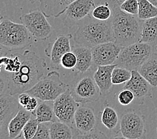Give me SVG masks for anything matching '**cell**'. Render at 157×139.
Instances as JSON below:
<instances>
[{
  "instance_id": "cell-11",
  "label": "cell",
  "mask_w": 157,
  "mask_h": 139,
  "mask_svg": "<svg viewBox=\"0 0 157 139\" xmlns=\"http://www.w3.org/2000/svg\"><path fill=\"white\" fill-rule=\"evenodd\" d=\"M79 103L71 94L70 88L54 101L53 108L56 116L59 121L68 124L74 122V116Z\"/></svg>"
},
{
  "instance_id": "cell-27",
  "label": "cell",
  "mask_w": 157,
  "mask_h": 139,
  "mask_svg": "<svg viewBox=\"0 0 157 139\" xmlns=\"http://www.w3.org/2000/svg\"><path fill=\"white\" fill-rule=\"evenodd\" d=\"M132 76V71L117 66L113 71L112 82L113 85H118L128 82Z\"/></svg>"
},
{
  "instance_id": "cell-26",
  "label": "cell",
  "mask_w": 157,
  "mask_h": 139,
  "mask_svg": "<svg viewBox=\"0 0 157 139\" xmlns=\"http://www.w3.org/2000/svg\"><path fill=\"white\" fill-rule=\"evenodd\" d=\"M118 116L114 108L106 106L101 115V122L109 130L115 129L118 122Z\"/></svg>"
},
{
  "instance_id": "cell-36",
  "label": "cell",
  "mask_w": 157,
  "mask_h": 139,
  "mask_svg": "<svg viewBox=\"0 0 157 139\" xmlns=\"http://www.w3.org/2000/svg\"><path fill=\"white\" fill-rule=\"evenodd\" d=\"M126 0H98L99 4H106L109 6L111 10L120 7Z\"/></svg>"
},
{
  "instance_id": "cell-40",
  "label": "cell",
  "mask_w": 157,
  "mask_h": 139,
  "mask_svg": "<svg viewBox=\"0 0 157 139\" xmlns=\"http://www.w3.org/2000/svg\"><path fill=\"white\" fill-rule=\"evenodd\" d=\"M154 53L157 54V45H156V47L155 48V49H154Z\"/></svg>"
},
{
  "instance_id": "cell-34",
  "label": "cell",
  "mask_w": 157,
  "mask_h": 139,
  "mask_svg": "<svg viewBox=\"0 0 157 139\" xmlns=\"http://www.w3.org/2000/svg\"><path fill=\"white\" fill-rule=\"evenodd\" d=\"M76 139H108L103 133L100 131H91L78 135Z\"/></svg>"
},
{
  "instance_id": "cell-32",
  "label": "cell",
  "mask_w": 157,
  "mask_h": 139,
  "mask_svg": "<svg viewBox=\"0 0 157 139\" xmlns=\"http://www.w3.org/2000/svg\"><path fill=\"white\" fill-rule=\"evenodd\" d=\"M134 93L130 91V90L124 89L118 94L117 99L118 102L123 105V106H127V105L130 104L131 103L133 100L134 99Z\"/></svg>"
},
{
  "instance_id": "cell-20",
  "label": "cell",
  "mask_w": 157,
  "mask_h": 139,
  "mask_svg": "<svg viewBox=\"0 0 157 139\" xmlns=\"http://www.w3.org/2000/svg\"><path fill=\"white\" fill-rule=\"evenodd\" d=\"M72 52L77 58L75 68L82 74L86 72L93 63L92 48L80 46L74 48Z\"/></svg>"
},
{
  "instance_id": "cell-1",
  "label": "cell",
  "mask_w": 157,
  "mask_h": 139,
  "mask_svg": "<svg viewBox=\"0 0 157 139\" xmlns=\"http://www.w3.org/2000/svg\"><path fill=\"white\" fill-rule=\"evenodd\" d=\"M21 64L17 72L1 74L0 91L16 96L26 92L44 77L46 63L34 52L25 50L21 53Z\"/></svg>"
},
{
  "instance_id": "cell-30",
  "label": "cell",
  "mask_w": 157,
  "mask_h": 139,
  "mask_svg": "<svg viewBox=\"0 0 157 139\" xmlns=\"http://www.w3.org/2000/svg\"><path fill=\"white\" fill-rule=\"evenodd\" d=\"M77 63V58L73 52H67L62 56L61 59V66L67 70L75 68Z\"/></svg>"
},
{
  "instance_id": "cell-7",
  "label": "cell",
  "mask_w": 157,
  "mask_h": 139,
  "mask_svg": "<svg viewBox=\"0 0 157 139\" xmlns=\"http://www.w3.org/2000/svg\"><path fill=\"white\" fill-rule=\"evenodd\" d=\"M20 20L36 40H46L53 32V28L47 20L46 16L40 9L30 10L20 16Z\"/></svg>"
},
{
  "instance_id": "cell-25",
  "label": "cell",
  "mask_w": 157,
  "mask_h": 139,
  "mask_svg": "<svg viewBox=\"0 0 157 139\" xmlns=\"http://www.w3.org/2000/svg\"><path fill=\"white\" fill-rule=\"evenodd\" d=\"M138 13L137 17L140 20H146L148 19L157 16V7L153 5L148 0H138Z\"/></svg>"
},
{
  "instance_id": "cell-15",
  "label": "cell",
  "mask_w": 157,
  "mask_h": 139,
  "mask_svg": "<svg viewBox=\"0 0 157 139\" xmlns=\"http://www.w3.org/2000/svg\"><path fill=\"white\" fill-rule=\"evenodd\" d=\"M74 122L77 129L82 133L94 130L97 123L94 110L88 106H79L74 116Z\"/></svg>"
},
{
  "instance_id": "cell-38",
  "label": "cell",
  "mask_w": 157,
  "mask_h": 139,
  "mask_svg": "<svg viewBox=\"0 0 157 139\" xmlns=\"http://www.w3.org/2000/svg\"><path fill=\"white\" fill-rule=\"evenodd\" d=\"M113 139H129V138L124 137V136H122V137H116L113 138Z\"/></svg>"
},
{
  "instance_id": "cell-22",
  "label": "cell",
  "mask_w": 157,
  "mask_h": 139,
  "mask_svg": "<svg viewBox=\"0 0 157 139\" xmlns=\"http://www.w3.org/2000/svg\"><path fill=\"white\" fill-rule=\"evenodd\" d=\"M138 72L153 87L157 86V58H151L143 64Z\"/></svg>"
},
{
  "instance_id": "cell-24",
  "label": "cell",
  "mask_w": 157,
  "mask_h": 139,
  "mask_svg": "<svg viewBox=\"0 0 157 139\" xmlns=\"http://www.w3.org/2000/svg\"><path fill=\"white\" fill-rule=\"evenodd\" d=\"M44 101L41 103L35 111L37 121L39 123H48L56 122V116L54 108L50 104Z\"/></svg>"
},
{
  "instance_id": "cell-39",
  "label": "cell",
  "mask_w": 157,
  "mask_h": 139,
  "mask_svg": "<svg viewBox=\"0 0 157 139\" xmlns=\"http://www.w3.org/2000/svg\"><path fill=\"white\" fill-rule=\"evenodd\" d=\"M27 1L31 3H34L37 1V0H27Z\"/></svg>"
},
{
  "instance_id": "cell-31",
  "label": "cell",
  "mask_w": 157,
  "mask_h": 139,
  "mask_svg": "<svg viewBox=\"0 0 157 139\" xmlns=\"http://www.w3.org/2000/svg\"><path fill=\"white\" fill-rule=\"evenodd\" d=\"M138 0H126L120 7V8L127 14L138 16Z\"/></svg>"
},
{
  "instance_id": "cell-9",
  "label": "cell",
  "mask_w": 157,
  "mask_h": 139,
  "mask_svg": "<svg viewBox=\"0 0 157 139\" xmlns=\"http://www.w3.org/2000/svg\"><path fill=\"white\" fill-rule=\"evenodd\" d=\"M120 130L124 137L143 139L146 133L144 116L136 111L126 112L121 118Z\"/></svg>"
},
{
  "instance_id": "cell-5",
  "label": "cell",
  "mask_w": 157,
  "mask_h": 139,
  "mask_svg": "<svg viewBox=\"0 0 157 139\" xmlns=\"http://www.w3.org/2000/svg\"><path fill=\"white\" fill-rule=\"evenodd\" d=\"M154 48L146 43L138 42L122 48L114 64L130 70H138L151 58Z\"/></svg>"
},
{
  "instance_id": "cell-12",
  "label": "cell",
  "mask_w": 157,
  "mask_h": 139,
  "mask_svg": "<svg viewBox=\"0 0 157 139\" xmlns=\"http://www.w3.org/2000/svg\"><path fill=\"white\" fill-rule=\"evenodd\" d=\"M122 49L114 42L97 45L92 48L93 63L97 66L114 64Z\"/></svg>"
},
{
  "instance_id": "cell-4",
  "label": "cell",
  "mask_w": 157,
  "mask_h": 139,
  "mask_svg": "<svg viewBox=\"0 0 157 139\" xmlns=\"http://www.w3.org/2000/svg\"><path fill=\"white\" fill-rule=\"evenodd\" d=\"M32 34L23 24L2 17L0 22V44L9 51L20 50L29 46Z\"/></svg>"
},
{
  "instance_id": "cell-10",
  "label": "cell",
  "mask_w": 157,
  "mask_h": 139,
  "mask_svg": "<svg viewBox=\"0 0 157 139\" xmlns=\"http://www.w3.org/2000/svg\"><path fill=\"white\" fill-rule=\"evenodd\" d=\"M95 7V0H75L61 16L63 24L72 28L87 17Z\"/></svg>"
},
{
  "instance_id": "cell-29",
  "label": "cell",
  "mask_w": 157,
  "mask_h": 139,
  "mask_svg": "<svg viewBox=\"0 0 157 139\" xmlns=\"http://www.w3.org/2000/svg\"><path fill=\"white\" fill-rule=\"evenodd\" d=\"M39 122L36 118H31L27 122L23 129V134L25 139H32L36 133L38 129Z\"/></svg>"
},
{
  "instance_id": "cell-21",
  "label": "cell",
  "mask_w": 157,
  "mask_h": 139,
  "mask_svg": "<svg viewBox=\"0 0 157 139\" xmlns=\"http://www.w3.org/2000/svg\"><path fill=\"white\" fill-rule=\"evenodd\" d=\"M140 42L151 45L153 48L157 45V16L144 20L142 28Z\"/></svg>"
},
{
  "instance_id": "cell-8",
  "label": "cell",
  "mask_w": 157,
  "mask_h": 139,
  "mask_svg": "<svg viewBox=\"0 0 157 139\" xmlns=\"http://www.w3.org/2000/svg\"><path fill=\"white\" fill-rule=\"evenodd\" d=\"M70 90L76 102L82 104L96 102L102 95L94 78L88 76L76 80Z\"/></svg>"
},
{
  "instance_id": "cell-14",
  "label": "cell",
  "mask_w": 157,
  "mask_h": 139,
  "mask_svg": "<svg viewBox=\"0 0 157 139\" xmlns=\"http://www.w3.org/2000/svg\"><path fill=\"white\" fill-rule=\"evenodd\" d=\"M71 36L60 35L57 37L54 42L50 43L46 49V54L50 58L51 66L58 69L61 66V59L67 52H71Z\"/></svg>"
},
{
  "instance_id": "cell-16",
  "label": "cell",
  "mask_w": 157,
  "mask_h": 139,
  "mask_svg": "<svg viewBox=\"0 0 157 139\" xmlns=\"http://www.w3.org/2000/svg\"><path fill=\"white\" fill-rule=\"evenodd\" d=\"M151 84L138 70L132 71V76L126 82L124 88L132 91L135 98L144 97L151 92Z\"/></svg>"
},
{
  "instance_id": "cell-33",
  "label": "cell",
  "mask_w": 157,
  "mask_h": 139,
  "mask_svg": "<svg viewBox=\"0 0 157 139\" xmlns=\"http://www.w3.org/2000/svg\"><path fill=\"white\" fill-rule=\"evenodd\" d=\"M32 139H50V125L48 123H40L38 130Z\"/></svg>"
},
{
  "instance_id": "cell-13",
  "label": "cell",
  "mask_w": 157,
  "mask_h": 139,
  "mask_svg": "<svg viewBox=\"0 0 157 139\" xmlns=\"http://www.w3.org/2000/svg\"><path fill=\"white\" fill-rule=\"evenodd\" d=\"M20 104L17 97L7 93H2L0 95V126L1 133H7V126L12 120L20 110Z\"/></svg>"
},
{
  "instance_id": "cell-28",
  "label": "cell",
  "mask_w": 157,
  "mask_h": 139,
  "mask_svg": "<svg viewBox=\"0 0 157 139\" xmlns=\"http://www.w3.org/2000/svg\"><path fill=\"white\" fill-rule=\"evenodd\" d=\"M91 16L96 20L100 21H108L113 16V11L106 4H99L92 11Z\"/></svg>"
},
{
  "instance_id": "cell-23",
  "label": "cell",
  "mask_w": 157,
  "mask_h": 139,
  "mask_svg": "<svg viewBox=\"0 0 157 139\" xmlns=\"http://www.w3.org/2000/svg\"><path fill=\"white\" fill-rule=\"evenodd\" d=\"M50 139H72V131L69 125L59 122L50 125Z\"/></svg>"
},
{
  "instance_id": "cell-37",
  "label": "cell",
  "mask_w": 157,
  "mask_h": 139,
  "mask_svg": "<svg viewBox=\"0 0 157 139\" xmlns=\"http://www.w3.org/2000/svg\"><path fill=\"white\" fill-rule=\"evenodd\" d=\"M148 1L151 2L153 5H155L157 7V0H148Z\"/></svg>"
},
{
  "instance_id": "cell-35",
  "label": "cell",
  "mask_w": 157,
  "mask_h": 139,
  "mask_svg": "<svg viewBox=\"0 0 157 139\" xmlns=\"http://www.w3.org/2000/svg\"><path fill=\"white\" fill-rule=\"evenodd\" d=\"M17 98L20 106L25 109L28 106V105L29 104V102H30V101L32 98V96L29 95L27 92H24L18 95Z\"/></svg>"
},
{
  "instance_id": "cell-19",
  "label": "cell",
  "mask_w": 157,
  "mask_h": 139,
  "mask_svg": "<svg viewBox=\"0 0 157 139\" xmlns=\"http://www.w3.org/2000/svg\"><path fill=\"white\" fill-rule=\"evenodd\" d=\"M75 0H39L40 9L48 17L61 16Z\"/></svg>"
},
{
  "instance_id": "cell-6",
  "label": "cell",
  "mask_w": 157,
  "mask_h": 139,
  "mask_svg": "<svg viewBox=\"0 0 157 139\" xmlns=\"http://www.w3.org/2000/svg\"><path fill=\"white\" fill-rule=\"evenodd\" d=\"M69 88L57 71H51L26 92L42 101H54Z\"/></svg>"
},
{
  "instance_id": "cell-2",
  "label": "cell",
  "mask_w": 157,
  "mask_h": 139,
  "mask_svg": "<svg viewBox=\"0 0 157 139\" xmlns=\"http://www.w3.org/2000/svg\"><path fill=\"white\" fill-rule=\"evenodd\" d=\"M74 40L79 46L90 48L102 43L114 42L112 17L108 21H100L88 15L78 24Z\"/></svg>"
},
{
  "instance_id": "cell-3",
  "label": "cell",
  "mask_w": 157,
  "mask_h": 139,
  "mask_svg": "<svg viewBox=\"0 0 157 139\" xmlns=\"http://www.w3.org/2000/svg\"><path fill=\"white\" fill-rule=\"evenodd\" d=\"M112 11V27L114 42L124 48L140 42L143 28L140 19L123 12L120 7Z\"/></svg>"
},
{
  "instance_id": "cell-17",
  "label": "cell",
  "mask_w": 157,
  "mask_h": 139,
  "mask_svg": "<svg viewBox=\"0 0 157 139\" xmlns=\"http://www.w3.org/2000/svg\"><path fill=\"white\" fill-rule=\"evenodd\" d=\"M117 66V64H112L97 66L93 78L102 95H106L113 86L112 74L113 70Z\"/></svg>"
},
{
  "instance_id": "cell-18",
  "label": "cell",
  "mask_w": 157,
  "mask_h": 139,
  "mask_svg": "<svg viewBox=\"0 0 157 139\" xmlns=\"http://www.w3.org/2000/svg\"><path fill=\"white\" fill-rule=\"evenodd\" d=\"M32 117V112L26 110L24 108H20L16 115L11 120L7 130L9 139H17L20 137L21 132L27 122Z\"/></svg>"
},
{
  "instance_id": "cell-41",
  "label": "cell",
  "mask_w": 157,
  "mask_h": 139,
  "mask_svg": "<svg viewBox=\"0 0 157 139\" xmlns=\"http://www.w3.org/2000/svg\"><path fill=\"white\" fill-rule=\"evenodd\" d=\"M156 131H157V129H156Z\"/></svg>"
}]
</instances>
